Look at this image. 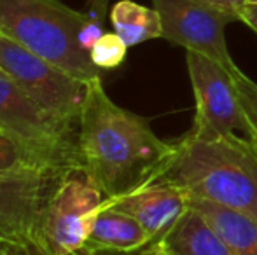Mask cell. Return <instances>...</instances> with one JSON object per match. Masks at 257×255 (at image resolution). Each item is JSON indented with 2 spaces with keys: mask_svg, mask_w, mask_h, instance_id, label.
<instances>
[{
  "mask_svg": "<svg viewBox=\"0 0 257 255\" xmlns=\"http://www.w3.org/2000/svg\"><path fill=\"white\" fill-rule=\"evenodd\" d=\"M137 255H170L166 252H163L161 248H158V246H146V248H142L140 252H135Z\"/></svg>",
  "mask_w": 257,
  "mask_h": 255,
  "instance_id": "22",
  "label": "cell"
},
{
  "mask_svg": "<svg viewBox=\"0 0 257 255\" xmlns=\"http://www.w3.org/2000/svg\"><path fill=\"white\" fill-rule=\"evenodd\" d=\"M58 177L44 171L0 175V241L44 236L46 204Z\"/></svg>",
  "mask_w": 257,
  "mask_h": 255,
  "instance_id": "9",
  "label": "cell"
},
{
  "mask_svg": "<svg viewBox=\"0 0 257 255\" xmlns=\"http://www.w3.org/2000/svg\"><path fill=\"white\" fill-rule=\"evenodd\" d=\"M112 255H135V253H121V252H112Z\"/></svg>",
  "mask_w": 257,
  "mask_h": 255,
  "instance_id": "24",
  "label": "cell"
},
{
  "mask_svg": "<svg viewBox=\"0 0 257 255\" xmlns=\"http://www.w3.org/2000/svg\"><path fill=\"white\" fill-rule=\"evenodd\" d=\"M161 16L163 37L177 46L198 51L233 72L238 68L229 55L224 30L238 21L234 16L198 0H153Z\"/></svg>",
  "mask_w": 257,
  "mask_h": 255,
  "instance_id": "8",
  "label": "cell"
},
{
  "mask_svg": "<svg viewBox=\"0 0 257 255\" xmlns=\"http://www.w3.org/2000/svg\"><path fill=\"white\" fill-rule=\"evenodd\" d=\"M0 68L42 109L79 124L89 81L68 74L4 35H0Z\"/></svg>",
  "mask_w": 257,
  "mask_h": 255,
  "instance_id": "5",
  "label": "cell"
},
{
  "mask_svg": "<svg viewBox=\"0 0 257 255\" xmlns=\"http://www.w3.org/2000/svg\"><path fill=\"white\" fill-rule=\"evenodd\" d=\"M189 206L234 255H257V220L236 208L191 197Z\"/></svg>",
  "mask_w": 257,
  "mask_h": 255,
  "instance_id": "11",
  "label": "cell"
},
{
  "mask_svg": "<svg viewBox=\"0 0 257 255\" xmlns=\"http://www.w3.org/2000/svg\"><path fill=\"white\" fill-rule=\"evenodd\" d=\"M126 51H128V46L115 32L114 34H103L91 48L89 58L100 70H112L124 62Z\"/></svg>",
  "mask_w": 257,
  "mask_h": 255,
  "instance_id": "16",
  "label": "cell"
},
{
  "mask_svg": "<svg viewBox=\"0 0 257 255\" xmlns=\"http://www.w3.org/2000/svg\"><path fill=\"white\" fill-rule=\"evenodd\" d=\"M110 21L114 32L128 48L151 39L163 37L161 16L158 11L132 0H119L117 4H114L110 9Z\"/></svg>",
  "mask_w": 257,
  "mask_h": 255,
  "instance_id": "14",
  "label": "cell"
},
{
  "mask_svg": "<svg viewBox=\"0 0 257 255\" xmlns=\"http://www.w3.org/2000/svg\"><path fill=\"white\" fill-rule=\"evenodd\" d=\"M0 255H53L44 236L16 241H0Z\"/></svg>",
  "mask_w": 257,
  "mask_h": 255,
  "instance_id": "18",
  "label": "cell"
},
{
  "mask_svg": "<svg viewBox=\"0 0 257 255\" xmlns=\"http://www.w3.org/2000/svg\"><path fill=\"white\" fill-rule=\"evenodd\" d=\"M149 246L170 255H234L191 206L161 241Z\"/></svg>",
  "mask_w": 257,
  "mask_h": 255,
  "instance_id": "13",
  "label": "cell"
},
{
  "mask_svg": "<svg viewBox=\"0 0 257 255\" xmlns=\"http://www.w3.org/2000/svg\"><path fill=\"white\" fill-rule=\"evenodd\" d=\"M240 21H243L248 28H252L257 34V6H248L247 4L240 13Z\"/></svg>",
  "mask_w": 257,
  "mask_h": 255,
  "instance_id": "20",
  "label": "cell"
},
{
  "mask_svg": "<svg viewBox=\"0 0 257 255\" xmlns=\"http://www.w3.org/2000/svg\"><path fill=\"white\" fill-rule=\"evenodd\" d=\"M186 63L193 84L196 114L186 133L196 140H213L234 131L247 133L243 110L233 75L215 60L186 49Z\"/></svg>",
  "mask_w": 257,
  "mask_h": 255,
  "instance_id": "7",
  "label": "cell"
},
{
  "mask_svg": "<svg viewBox=\"0 0 257 255\" xmlns=\"http://www.w3.org/2000/svg\"><path fill=\"white\" fill-rule=\"evenodd\" d=\"M191 196L186 189L165 182H151L124 196L105 199L107 206L121 210L140 222L151 238L159 243L189 210Z\"/></svg>",
  "mask_w": 257,
  "mask_h": 255,
  "instance_id": "10",
  "label": "cell"
},
{
  "mask_svg": "<svg viewBox=\"0 0 257 255\" xmlns=\"http://www.w3.org/2000/svg\"><path fill=\"white\" fill-rule=\"evenodd\" d=\"M27 171H41V170H37L30 163L27 154L20 149V145L7 133H4L0 129V175L27 173ZM44 173H48V171H44Z\"/></svg>",
  "mask_w": 257,
  "mask_h": 255,
  "instance_id": "17",
  "label": "cell"
},
{
  "mask_svg": "<svg viewBox=\"0 0 257 255\" xmlns=\"http://www.w3.org/2000/svg\"><path fill=\"white\" fill-rule=\"evenodd\" d=\"M151 182L179 185L191 197L236 208L257 220V147L247 136H180Z\"/></svg>",
  "mask_w": 257,
  "mask_h": 255,
  "instance_id": "2",
  "label": "cell"
},
{
  "mask_svg": "<svg viewBox=\"0 0 257 255\" xmlns=\"http://www.w3.org/2000/svg\"><path fill=\"white\" fill-rule=\"evenodd\" d=\"M77 145L81 166L105 199L149 184L173 152V142L158 138L146 117L112 102L102 77L88 84L77 124Z\"/></svg>",
  "mask_w": 257,
  "mask_h": 255,
  "instance_id": "1",
  "label": "cell"
},
{
  "mask_svg": "<svg viewBox=\"0 0 257 255\" xmlns=\"http://www.w3.org/2000/svg\"><path fill=\"white\" fill-rule=\"evenodd\" d=\"M231 75H233L238 100H240L241 110H243L245 123H247L245 136L257 147V82L247 77L240 68H234Z\"/></svg>",
  "mask_w": 257,
  "mask_h": 255,
  "instance_id": "15",
  "label": "cell"
},
{
  "mask_svg": "<svg viewBox=\"0 0 257 255\" xmlns=\"http://www.w3.org/2000/svg\"><path fill=\"white\" fill-rule=\"evenodd\" d=\"M198 2L213 7V9H219L226 14H231V16H234L238 21H240L241 9L247 6V0H198Z\"/></svg>",
  "mask_w": 257,
  "mask_h": 255,
  "instance_id": "19",
  "label": "cell"
},
{
  "mask_svg": "<svg viewBox=\"0 0 257 255\" xmlns=\"http://www.w3.org/2000/svg\"><path fill=\"white\" fill-rule=\"evenodd\" d=\"M103 206V192L84 168H70L61 173L44 213V238L53 255H68L82 248Z\"/></svg>",
  "mask_w": 257,
  "mask_h": 255,
  "instance_id": "6",
  "label": "cell"
},
{
  "mask_svg": "<svg viewBox=\"0 0 257 255\" xmlns=\"http://www.w3.org/2000/svg\"><path fill=\"white\" fill-rule=\"evenodd\" d=\"M89 20L60 0H0V35L82 81L102 77L79 42Z\"/></svg>",
  "mask_w": 257,
  "mask_h": 255,
  "instance_id": "3",
  "label": "cell"
},
{
  "mask_svg": "<svg viewBox=\"0 0 257 255\" xmlns=\"http://www.w3.org/2000/svg\"><path fill=\"white\" fill-rule=\"evenodd\" d=\"M0 129L20 145L37 170L61 175L70 168L81 166L77 124L42 109L2 68Z\"/></svg>",
  "mask_w": 257,
  "mask_h": 255,
  "instance_id": "4",
  "label": "cell"
},
{
  "mask_svg": "<svg viewBox=\"0 0 257 255\" xmlns=\"http://www.w3.org/2000/svg\"><path fill=\"white\" fill-rule=\"evenodd\" d=\"M149 234L137 218L105 204L93 222L84 246L107 252L135 253L149 246Z\"/></svg>",
  "mask_w": 257,
  "mask_h": 255,
  "instance_id": "12",
  "label": "cell"
},
{
  "mask_svg": "<svg viewBox=\"0 0 257 255\" xmlns=\"http://www.w3.org/2000/svg\"><path fill=\"white\" fill-rule=\"evenodd\" d=\"M68 255H112V252H107V250H93V248H88V246H82V248L75 250V252H72Z\"/></svg>",
  "mask_w": 257,
  "mask_h": 255,
  "instance_id": "21",
  "label": "cell"
},
{
  "mask_svg": "<svg viewBox=\"0 0 257 255\" xmlns=\"http://www.w3.org/2000/svg\"><path fill=\"white\" fill-rule=\"evenodd\" d=\"M248 6H257V0H247Z\"/></svg>",
  "mask_w": 257,
  "mask_h": 255,
  "instance_id": "23",
  "label": "cell"
},
{
  "mask_svg": "<svg viewBox=\"0 0 257 255\" xmlns=\"http://www.w3.org/2000/svg\"><path fill=\"white\" fill-rule=\"evenodd\" d=\"M93 2H107V0H93Z\"/></svg>",
  "mask_w": 257,
  "mask_h": 255,
  "instance_id": "25",
  "label": "cell"
}]
</instances>
